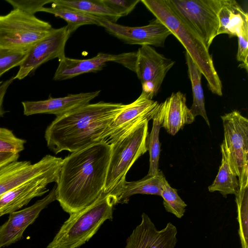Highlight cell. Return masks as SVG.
<instances>
[{
  "label": "cell",
  "instance_id": "1",
  "mask_svg": "<svg viewBox=\"0 0 248 248\" xmlns=\"http://www.w3.org/2000/svg\"><path fill=\"white\" fill-rule=\"evenodd\" d=\"M111 152L110 145L98 142L63 159L56 189L63 211L69 215L78 212L103 194Z\"/></svg>",
  "mask_w": 248,
  "mask_h": 248
},
{
  "label": "cell",
  "instance_id": "2",
  "mask_svg": "<svg viewBox=\"0 0 248 248\" xmlns=\"http://www.w3.org/2000/svg\"><path fill=\"white\" fill-rule=\"evenodd\" d=\"M122 103L101 101L87 104L57 116L47 127V146L55 154L73 153L101 142L116 115L125 107Z\"/></svg>",
  "mask_w": 248,
  "mask_h": 248
},
{
  "label": "cell",
  "instance_id": "3",
  "mask_svg": "<svg viewBox=\"0 0 248 248\" xmlns=\"http://www.w3.org/2000/svg\"><path fill=\"white\" fill-rule=\"evenodd\" d=\"M140 1L184 46L186 52L205 78L212 93L222 96L221 81L214 67L209 49L200 36L176 15L166 0H141Z\"/></svg>",
  "mask_w": 248,
  "mask_h": 248
},
{
  "label": "cell",
  "instance_id": "4",
  "mask_svg": "<svg viewBox=\"0 0 248 248\" xmlns=\"http://www.w3.org/2000/svg\"><path fill=\"white\" fill-rule=\"evenodd\" d=\"M117 204L114 195L103 193L90 205L69 215L47 248H78L85 244L105 221L112 220Z\"/></svg>",
  "mask_w": 248,
  "mask_h": 248
},
{
  "label": "cell",
  "instance_id": "5",
  "mask_svg": "<svg viewBox=\"0 0 248 248\" xmlns=\"http://www.w3.org/2000/svg\"><path fill=\"white\" fill-rule=\"evenodd\" d=\"M149 121L145 120L110 145L111 152L104 194L111 193L122 185L133 164L148 151Z\"/></svg>",
  "mask_w": 248,
  "mask_h": 248
},
{
  "label": "cell",
  "instance_id": "6",
  "mask_svg": "<svg viewBox=\"0 0 248 248\" xmlns=\"http://www.w3.org/2000/svg\"><path fill=\"white\" fill-rule=\"evenodd\" d=\"M54 30L48 22L14 9L0 16V47L29 50Z\"/></svg>",
  "mask_w": 248,
  "mask_h": 248
},
{
  "label": "cell",
  "instance_id": "7",
  "mask_svg": "<svg viewBox=\"0 0 248 248\" xmlns=\"http://www.w3.org/2000/svg\"><path fill=\"white\" fill-rule=\"evenodd\" d=\"M176 15L202 39L207 49L217 35L221 0H166Z\"/></svg>",
  "mask_w": 248,
  "mask_h": 248
},
{
  "label": "cell",
  "instance_id": "8",
  "mask_svg": "<svg viewBox=\"0 0 248 248\" xmlns=\"http://www.w3.org/2000/svg\"><path fill=\"white\" fill-rule=\"evenodd\" d=\"M224 140L231 166L239 187L248 186V120L238 110L221 116Z\"/></svg>",
  "mask_w": 248,
  "mask_h": 248
},
{
  "label": "cell",
  "instance_id": "9",
  "mask_svg": "<svg viewBox=\"0 0 248 248\" xmlns=\"http://www.w3.org/2000/svg\"><path fill=\"white\" fill-rule=\"evenodd\" d=\"M135 71L142 85V93L149 99L156 95L168 72L175 63L149 45L136 52Z\"/></svg>",
  "mask_w": 248,
  "mask_h": 248
},
{
  "label": "cell",
  "instance_id": "10",
  "mask_svg": "<svg viewBox=\"0 0 248 248\" xmlns=\"http://www.w3.org/2000/svg\"><path fill=\"white\" fill-rule=\"evenodd\" d=\"M62 160L61 157L47 155L34 164L17 160L0 167V198L31 179L60 170Z\"/></svg>",
  "mask_w": 248,
  "mask_h": 248
},
{
  "label": "cell",
  "instance_id": "11",
  "mask_svg": "<svg viewBox=\"0 0 248 248\" xmlns=\"http://www.w3.org/2000/svg\"><path fill=\"white\" fill-rule=\"evenodd\" d=\"M67 26L54 29L48 35L44 38L28 51L27 56L19 66L14 79H22L47 61L65 56V46L71 34Z\"/></svg>",
  "mask_w": 248,
  "mask_h": 248
},
{
  "label": "cell",
  "instance_id": "12",
  "mask_svg": "<svg viewBox=\"0 0 248 248\" xmlns=\"http://www.w3.org/2000/svg\"><path fill=\"white\" fill-rule=\"evenodd\" d=\"M136 57V52L120 54L99 53L94 57L83 60L70 58L65 56L59 60V63L53 80H66L83 74L95 72L102 70L109 62L119 63L134 72Z\"/></svg>",
  "mask_w": 248,
  "mask_h": 248
},
{
  "label": "cell",
  "instance_id": "13",
  "mask_svg": "<svg viewBox=\"0 0 248 248\" xmlns=\"http://www.w3.org/2000/svg\"><path fill=\"white\" fill-rule=\"evenodd\" d=\"M159 103L141 93L116 115L102 136L101 142L110 145L145 120H151Z\"/></svg>",
  "mask_w": 248,
  "mask_h": 248
},
{
  "label": "cell",
  "instance_id": "14",
  "mask_svg": "<svg viewBox=\"0 0 248 248\" xmlns=\"http://www.w3.org/2000/svg\"><path fill=\"white\" fill-rule=\"evenodd\" d=\"M100 26L107 32L125 43L132 45L164 47L167 38L172 34L170 30L157 18L149 24L140 27H129L100 19Z\"/></svg>",
  "mask_w": 248,
  "mask_h": 248
},
{
  "label": "cell",
  "instance_id": "15",
  "mask_svg": "<svg viewBox=\"0 0 248 248\" xmlns=\"http://www.w3.org/2000/svg\"><path fill=\"white\" fill-rule=\"evenodd\" d=\"M55 200L56 185L46 196L32 205L10 214L7 220L0 226V248L20 240L27 228L34 222L43 209Z\"/></svg>",
  "mask_w": 248,
  "mask_h": 248
},
{
  "label": "cell",
  "instance_id": "16",
  "mask_svg": "<svg viewBox=\"0 0 248 248\" xmlns=\"http://www.w3.org/2000/svg\"><path fill=\"white\" fill-rule=\"evenodd\" d=\"M177 234V228L171 222L158 230L150 217L143 213L140 223L127 237L125 248H174Z\"/></svg>",
  "mask_w": 248,
  "mask_h": 248
},
{
  "label": "cell",
  "instance_id": "17",
  "mask_svg": "<svg viewBox=\"0 0 248 248\" xmlns=\"http://www.w3.org/2000/svg\"><path fill=\"white\" fill-rule=\"evenodd\" d=\"M60 171L31 179L3 195L0 198V217L17 211L34 198L41 196L48 191L47 186L51 183L57 182Z\"/></svg>",
  "mask_w": 248,
  "mask_h": 248
},
{
  "label": "cell",
  "instance_id": "18",
  "mask_svg": "<svg viewBox=\"0 0 248 248\" xmlns=\"http://www.w3.org/2000/svg\"><path fill=\"white\" fill-rule=\"evenodd\" d=\"M100 91L70 94L59 98L49 97L44 100L23 101V113L26 116L47 113L59 116L89 104L99 94Z\"/></svg>",
  "mask_w": 248,
  "mask_h": 248
},
{
  "label": "cell",
  "instance_id": "19",
  "mask_svg": "<svg viewBox=\"0 0 248 248\" xmlns=\"http://www.w3.org/2000/svg\"><path fill=\"white\" fill-rule=\"evenodd\" d=\"M186 94L178 91L173 93L160 103L162 110V127L174 136L186 124L192 123L195 118L186 104Z\"/></svg>",
  "mask_w": 248,
  "mask_h": 248
},
{
  "label": "cell",
  "instance_id": "20",
  "mask_svg": "<svg viewBox=\"0 0 248 248\" xmlns=\"http://www.w3.org/2000/svg\"><path fill=\"white\" fill-rule=\"evenodd\" d=\"M165 177L161 170L154 175L147 174L142 179L131 182L124 181L111 193L116 197L118 203H127L131 196L137 194L161 195Z\"/></svg>",
  "mask_w": 248,
  "mask_h": 248
},
{
  "label": "cell",
  "instance_id": "21",
  "mask_svg": "<svg viewBox=\"0 0 248 248\" xmlns=\"http://www.w3.org/2000/svg\"><path fill=\"white\" fill-rule=\"evenodd\" d=\"M218 18L217 35L227 34L231 36H236L239 30L248 23V13L234 0H221Z\"/></svg>",
  "mask_w": 248,
  "mask_h": 248
},
{
  "label": "cell",
  "instance_id": "22",
  "mask_svg": "<svg viewBox=\"0 0 248 248\" xmlns=\"http://www.w3.org/2000/svg\"><path fill=\"white\" fill-rule=\"evenodd\" d=\"M222 159L218 173L213 183L208 186L209 192L218 191L226 198L228 194L236 195L239 190L238 177L233 171L229 161L224 143L221 146Z\"/></svg>",
  "mask_w": 248,
  "mask_h": 248
},
{
  "label": "cell",
  "instance_id": "23",
  "mask_svg": "<svg viewBox=\"0 0 248 248\" xmlns=\"http://www.w3.org/2000/svg\"><path fill=\"white\" fill-rule=\"evenodd\" d=\"M185 57L193 93V103L190 109L194 118L198 115L202 116L207 124L210 126L205 110L204 96L202 85V74L186 51Z\"/></svg>",
  "mask_w": 248,
  "mask_h": 248
},
{
  "label": "cell",
  "instance_id": "24",
  "mask_svg": "<svg viewBox=\"0 0 248 248\" xmlns=\"http://www.w3.org/2000/svg\"><path fill=\"white\" fill-rule=\"evenodd\" d=\"M41 12L53 14L65 20L67 23L66 26L71 33L82 25L95 24L100 26V20L103 19L53 2L51 7H44Z\"/></svg>",
  "mask_w": 248,
  "mask_h": 248
},
{
  "label": "cell",
  "instance_id": "25",
  "mask_svg": "<svg viewBox=\"0 0 248 248\" xmlns=\"http://www.w3.org/2000/svg\"><path fill=\"white\" fill-rule=\"evenodd\" d=\"M53 2L113 23L120 18L109 9L102 0H53Z\"/></svg>",
  "mask_w": 248,
  "mask_h": 248
},
{
  "label": "cell",
  "instance_id": "26",
  "mask_svg": "<svg viewBox=\"0 0 248 248\" xmlns=\"http://www.w3.org/2000/svg\"><path fill=\"white\" fill-rule=\"evenodd\" d=\"M151 132L148 134L147 140L149 153V170L147 174L154 175L159 171V160L160 153V143L159 140L160 129L162 127V113L160 104L153 116Z\"/></svg>",
  "mask_w": 248,
  "mask_h": 248
},
{
  "label": "cell",
  "instance_id": "27",
  "mask_svg": "<svg viewBox=\"0 0 248 248\" xmlns=\"http://www.w3.org/2000/svg\"><path fill=\"white\" fill-rule=\"evenodd\" d=\"M235 202L242 248H248V186L239 187V192L235 195Z\"/></svg>",
  "mask_w": 248,
  "mask_h": 248
},
{
  "label": "cell",
  "instance_id": "28",
  "mask_svg": "<svg viewBox=\"0 0 248 248\" xmlns=\"http://www.w3.org/2000/svg\"><path fill=\"white\" fill-rule=\"evenodd\" d=\"M160 196L163 198V204L166 211L179 218L184 216L187 205L178 194L177 189L172 188L166 178L163 183Z\"/></svg>",
  "mask_w": 248,
  "mask_h": 248
},
{
  "label": "cell",
  "instance_id": "29",
  "mask_svg": "<svg viewBox=\"0 0 248 248\" xmlns=\"http://www.w3.org/2000/svg\"><path fill=\"white\" fill-rule=\"evenodd\" d=\"M28 51L0 47V77L11 68L20 66Z\"/></svg>",
  "mask_w": 248,
  "mask_h": 248
},
{
  "label": "cell",
  "instance_id": "30",
  "mask_svg": "<svg viewBox=\"0 0 248 248\" xmlns=\"http://www.w3.org/2000/svg\"><path fill=\"white\" fill-rule=\"evenodd\" d=\"M26 140L16 137L6 128L0 127V153L19 154L24 149Z\"/></svg>",
  "mask_w": 248,
  "mask_h": 248
},
{
  "label": "cell",
  "instance_id": "31",
  "mask_svg": "<svg viewBox=\"0 0 248 248\" xmlns=\"http://www.w3.org/2000/svg\"><path fill=\"white\" fill-rule=\"evenodd\" d=\"M238 48L236 55L237 61L240 62L239 67L248 69V23L245 24L238 31Z\"/></svg>",
  "mask_w": 248,
  "mask_h": 248
},
{
  "label": "cell",
  "instance_id": "32",
  "mask_svg": "<svg viewBox=\"0 0 248 248\" xmlns=\"http://www.w3.org/2000/svg\"><path fill=\"white\" fill-rule=\"evenodd\" d=\"M53 0H6L14 8L20 10L28 14L34 15L41 12L44 5L52 3Z\"/></svg>",
  "mask_w": 248,
  "mask_h": 248
},
{
  "label": "cell",
  "instance_id": "33",
  "mask_svg": "<svg viewBox=\"0 0 248 248\" xmlns=\"http://www.w3.org/2000/svg\"><path fill=\"white\" fill-rule=\"evenodd\" d=\"M105 5L120 17L128 15L140 0H102Z\"/></svg>",
  "mask_w": 248,
  "mask_h": 248
},
{
  "label": "cell",
  "instance_id": "34",
  "mask_svg": "<svg viewBox=\"0 0 248 248\" xmlns=\"http://www.w3.org/2000/svg\"><path fill=\"white\" fill-rule=\"evenodd\" d=\"M14 80V77H11L0 84V118L2 117L5 113L3 107L4 98L9 86Z\"/></svg>",
  "mask_w": 248,
  "mask_h": 248
},
{
  "label": "cell",
  "instance_id": "35",
  "mask_svg": "<svg viewBox=\"0 0 248 248\" xmlns=\"http://www.w3.org/2000/svg\"><path fill=\"white\" fill-rule=\"evenodd\" d=\"M19 154L13 153H0V167L12 162L17 161Z\"/></svg>",
  "mask_w": 248,
  "mask_h": 248
},
{
  "label": "cell",
  "instance_id": "36",
  "mask_svg": "<svg viewBox=\"0 0 248 248\" xmlns=\"http://www.w3.org/2000/svg\"><path fill=\"white\" fill-rule=\"evenodd\" d=\"M2 82V81H0V84Z\"/></svg>",
  "mask_w": 248,
  "mask_h": 248
}]
</instances>
